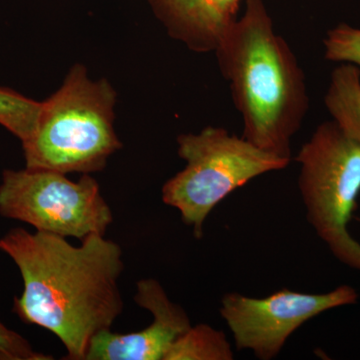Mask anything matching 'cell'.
I'll list each match as a JSON object with an SVG mask.
<instances>
[{
  "instance_id": "11",
  "label": "cell",
  "mask_w": 360,
  "mask_h": 360,
  "mask_svg": "<svg viewBox=\"0 0 360 360\" xmlns=\"http://www.w3.org/2000/svg\"><path fill=\"white\" fill-rule=\"evenodd\" d=\"M231 343L224 331L208 324L191 326L175 341L165 360H232Z\"/></svg>"
},
{
  "instance_id": "2",
  "label": "cell",
  "mask_w": 360,
  "mask_h": 360,
  "mask_svg": "<svg viewBox=\"0 0 360 360\" xmlns=\"http://www.w3.org/2000/svg\"><path fill=\"white\" fill-rule=\"evenodd\" d=\"M245 2L243 16L214 52L243 116V139L291 160V139L309 108L304 72L264 0Z\"/></svg>"
},
{
  "instance_id": "14",
  "label": "cell",
  "mask_w": 360,
  "mask_h": 360,
  "mask_svg": "<svg viewBox=\"0 0 360 360\" xmlns=\"http://www.w3.org/2000/svg\"><path fill=\"white\" fill-rule=\"evenodd\" d=\"M51 355L35 352L23 336L0 321V360H51Z\"/></svg>"
},
{
  "instance_id": "9",
  "label": "cell",
  "mask_w": 360,
  "mask_h": 360,
  "mask_svg": "<svg viewBox=\"0 0 360 360\" xmlns=\"http://www.w3.org/2000/svg\"><path fill=\"white\" fill-rule=\"evenodd\" d=\"M245 0H148L168 35L191 51L214 52L238 20Z\"/></svg>"
},
{
  "instance_id": "7",
  "label": "cell",
  "mask_w": 360,
  "mask_h": 360,
  "mask_svg": "<svg viewBox=\"0 0 360 360\" xmlns=\"http://www.w3.org/2000/svg\"><path fill=\"white\" fill-rule=\"evenodd\" d=\"M357 300L359 293L347 284L321 295L281 290L253 298L229 292L222 297L220 314L238 350H250L258 359L271 360L305 322L328 310L354 304Z\"/></svg>"
},
{
  "instance_id": "13",
  "label": "cell",
  "mask_w": 360,
  "mask_h": 360,
  "mask_svg": "<svg viewBox=\"0 0 360 360\" xmlns=\"http://www.w3.org/2000/svg\"><path fill=\"white\" fill-rule=\"evenodd\" d=\"M326 58L335 63H352L360 68V30L341 23L329 30L324 39Z\"/></svg>"
},
{
  "instance_id": "10",
  "label": "cell",
  "mask_w": 360,
  "mask_h": 360,
  "mask_svg": "<svg viewBox=\"0 0 360 360\" xmlns=\"http://www.w3.org/2000/svg\"><path fill=\"white\" fill-rule=\"evenodd\" d=\"M333 122L350 139L360 144V68L343 63L331 73L324 97Z\"/></svg>"
},
{
  "instance_id": "4",
  "label": "cell",
  "mask_w": 360,
  "mask_h": 360,
  "mask_svg": "<svg viewBox=\"0 0 360 360\" xmlns=\"http://www.w3.org/2000/svg\"><path fill=\"white\" fill-rule=\"evenodd\" d=\"M179 155L186 167L162 187V201L176 208L196 238L213 208L239 187L259 175L290 165L281 158L231 134L222 127H205L200 134L177 137Z\"/></svg>"
},
{
  "instance_id": "12",
  "label": "cell",
  "mask_w": 360,
  "mask_h": 360,
  "mask_svg": "<svg viewBox=\"0 0 360 360\" xmlns=\"http://www.w3.org/2000/svg\"><path fill=\"white\" fill-rule=\"evenodd\" d=\"M40 110L41 103L13 89L0 87V125L15 135L21 142L32 136Z\"/></svg>"
},
{
  "instance_id": "3",
  "label": "cell",
  "mask_w": 360,
  "mask_h": 360,
  "mask_svg": "<svg viewBox=\"0 0 360 360\" xmlns=\"http://www.w3.org/2000/svg\"><path fill=\"white\" fill-rule=\"evenodd\" d=\"M115 90L75 65L63 85L41 101L32 136L22 143L25 167L89 174L105 167L122 148L115 129Z\"/></svg>"
},
{
  "instance_id": "1",
  "label": "cell",
  "mask_w": 360,
  "mask_h": 360,
  "mask_svg": "<svg viewBox=\"0 0 360 360\" xmlns=\"http://www.w3.org/2000/svg\"><path fill=\"white\" fill-rule=\"evenodd\" d=\"M0 250L22 277L13 311L25 323L58 336L65 359L84 360L92 338L122 314L120 246L97 234L73 246L63 236L18 227L0 238Z\"/></svg>"
},
{
  "instance_id": "5",
  "label": "cell",
  "mask_w": 360,
  "mask_h": 360,
  "mask_svg": "<svg viewBox=\"0 0 360 360\" xmlns=\"http://www.w3.org/2000/svg\"><path fill=\"white\" fill-rule=\"evenodd\" d=\"M295 160L309 224L340 262L360 270V243L348 231L360 193V144L333 120L326 122Z\"/></svg>"
},
{
  "instance_id": "6",
  "label": "cell",
  "mask_w": 360,
  "mask_h": 360,
  "mask_svg": "<svg viewBox=\"0 0 360 360\" xmlns=\"http://www.w3.org/2000/svg\"><path fill=\"white\" fill-rule=\"evenodd\" d=\"M0 215L82 241L104 236L113 220L98 182L89 174L72 181L60 172L26 167L2 174Z\"/></svg>"
},
{
  "instance_id": "8",
  "label": "cell",
  "mask_w": 360,
  "mask_h": 360,
  "mask_svg": "<svg viewBox=\"0 0 360 360\" xmlns=\"http://www.w3.org/2000/svg\"><path fill=\"white\" fill-rule=\"evenodd\" d=\"M134 302L153 315V323L127 335L101 331L90 341L84 360H165L175 341L193 326L186 310L169 300L155 279L137 283Z\"/></svg>"
}]
</instances>
